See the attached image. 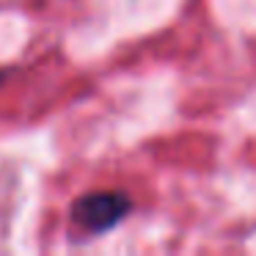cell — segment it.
Returning <instances> with one entry per match:
<instances>
[{
  "instance_id": "obj_1",
  "label": "cell",
  "mask_w": 256,
  "mask_h": 256,
  "mask_svg": "<svg viewBox=\"0 0 256 256\" xmlns=\"http://www.w3.org/2000/svg\"><path fill=\"white\" fill-rule=\"evenodd\" d=\"M132 210V198L122 190H102V193L80 196L72 204V220L78 228L91 234H102L122 223Z\"/></svg>"
}]
</instances>
